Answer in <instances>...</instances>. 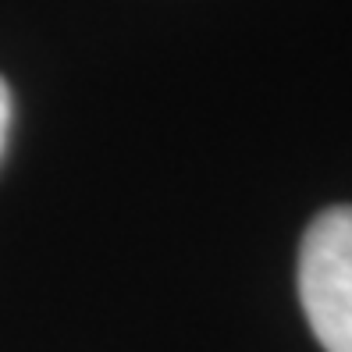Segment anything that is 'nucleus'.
Listing matches in <instances>:
<instances>
[{
    "mask_svg": "<svg viewBox=\"0 0 352 352\" xmlns=\"http://www.w3.org/2000/svg\"><path fill=\"white\" fill-rule=\"evenodd\" d=\"M299 299L324 352H352V206H331L306 228Z\"/></svg>",
    "mask_w": 352,
    "mask_h": 352,
    "instance_id": "obj_1",
    "label": "nucleus"
},
{
    "mask_svg": "<svg viewBox=\"0 0 352 352\" xmlns=\"http://www.w3.org/2000/svg\"><path fill=\"white\" fill-rule=\"evenodd\" d=\"M8 132H11V89H8V82L0 78V157L8 150Z\"/></svg>",
    "mask_w": 352,
    "mask_h": 352,
    "instance_id": "obj_2",
    "label": "nucleus"
}]
</instances>
